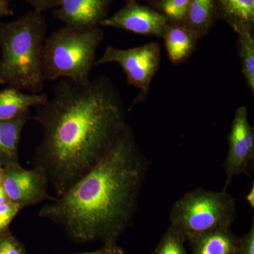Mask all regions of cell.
Listing matches in <instances>:
<instances>
[{"instance_id": "cell-20", "label": "cell", "mask_w": 254, "mask_h": 254, "mask_svg": "<svg viewBox=\"0 0 254 254\" xmlns=\"http://www.w3.org/2000/svg\"><path fill=\"white\" fill-rule=\"evenodd\" d=\"M21 210L19 205L10 201L0 205V233L7 230L10 223Z\"/></svg>"}, {"instance_id": "cell-5", "label": "cell", "mask_w": 254, "mask_h": 254, "mask_svg": "<svg viewBox=\"0 0 254 254\" xmlns=\"http://www.w3.org/2000/svg\"><path fill=\"white\" fill-rule=\"evenodd\" d=\"M236 212V201L227 190L198 188L174 203L170 227L190 242L217 229L231 227Z\"/></svg>"}, {"instance_id": "cell-29", "label": "cell", "mask_w": 254, "mask_h": 254, "mask_svg": "<svg viewBox=\"0 0 254 254\" xmlns=\"http://www.w3.org/2000/svg\"><path fill=\"white\" fill-rule=\"evenodd\" d=\"M0 84H6V81H5L4 76H3L2 73H1V70H0Z\"/></svg>"}, {"instance_id": "cell-25", "label": "cell", "mask_w": 254, "mask_h": 254, "mask_svg": "<svg viewBox=\"0 0 254 254\" xmlns=\"http://www.w3.org/2000/svg\"><path fill=\"white\" fill-rule=\"evenodd\" d=\"M10 1L11 0H0V18L14 14V11L10 7Z\"/></svg>"}, {"instance_id": "cell-2", "label": "cell", "mask_w": 254, "mask_h": 254, "mask_svg": "<svg viewBox=\"0 0 254 254\" xmlns=\"http://www.w3.org/2000/svg\"><path fill=\"white\" fill-rule=\"evenodd\" d=\"M148 166L127 124L103 158L38 215L74 240L116 242L133 220Z\"/></svg>"}, {"instance_id": "cell-10", "label": "cell", "mask_w": 254, "mask_h": 254, "mask_svg": "<svg viewBox=\"0 0 254 254\" xmlns=\"http://www.w3.org/2000/svg\"><path fill=\"white\" fill-rule=\"evenodd\" d=\"M113 0H63L53 11L54 17L65 26L88 29L100 26L108 17V11Z\"/></svg>"}, {"instance_id": "cell-14", "label": "cell", "mask_w": 254, "mask_h": 254, "mask_svg": "<svg viewBox=\"0 0 254 254\" xmlns=\"http://www.w3.org/2000/svg\"><path fill=\"white\" fill-rule=\"evenodd\" d=\"M192 254H235L239 237L230 227H222L209 232L192 241Z\"/></svg>"}, {"instance_id": "cell-4", "label": "cell", "mask_w": 254, "mask_h": 254, "mask_svg": "<svg viewBox=\"0 0 254 254\" xmlns=\"http://www.w3.org/2000/svg\"><path fill=\"white\" fill-rule=\"evenodd\" d=\"M104 38L101 26L78 29L65 26L46 38L42 63L46 81L68 78L86 83Z\"/></svg>"}, {"instance_id": "cell-28", "label": "cell", "mask_w": 254, "mask_h": 254, "mask_svg": "<svg viewBox=\"0 0 254 254\" xmlns=\"http://www.w3.org/2000/svg\"><path fill=\"white\" fill-rule=\"evenodd\" d=\"M3 179H4V168L0 165V186H2Z\"/></svg>"}, {"instance_id": "cell-1", "label": "cell", "mask_w": 254, "mask_h": 254, "mask_svg": "<svg viewBox=\"0 0 254 254\" xmlns=\"http://www.w3.org/2000/svg\"><path fill=\"white\" fill-rule=\"evenodd\" d=\"M31 120L43 129L34 166L46 172L58 197L103 158L127 124L121 97L103 76L86 83L63 78Z\"/></svg>"}, {"instance_id": "cell-7", "label": "cell", "mask_w": 254, "mask_h": 254, "mask_svg": "<svg viewBox=\"0 0 254 254\" xmlns=\"http://www.w3.org/2000/svg\"><path fill=\"white\" fill-rule=\"evenodd\" d=\"M50 182L39 166L26 170L19 165L4 168L2 187L8 199L21 209L53 200L48 195Z\"/></svg>"}, {"instance_id": "cell-15", "label": "cell", "mask_w": 254, "mask_h": 254, "mask_svg": "<svg viewBox=\"0 0 254 254\" xmlns=\"http://www.w3.org/2000/svg\"><path fill=\"white\" fill-rule=\"evenodd\" d=\"M238 36L239 50L242 70L246 83L254 93V38L252 26L237 25L233 26Z\"/></svg>"}, {"instance_id": "cell-27", "label": "cell", "mask_w": 254, "mask_h": 254, "mask_svg": "<svg viewBox=\"0 0 254 254\" xmlns=\"http://www.w3.org/2000/svg\"><path fill=\"white\" fill-rule=\"evenodd\" d=\"M7 201H9V200L6 196L4 188L2 186H0V205L3 204V203Z\"/></svg>"}, {"instance_id": "cell-17", "label": "cell", "mask_w": 254, "mask_h": 254, "mask_svg": "<svg viewBox=\"0 0 254 254\" xmlns=\"http://www.w3.org/2000/svg\"><path fill=\"white\" fill-rule=\"evenodd\" d=\"M222 12L232 23L252 26L254 21V0H218Z\"/></svg>"}, {"instance_id": "cell-11", "label": "cell", "mask_w": 254, "mask_h": 254, "mask_svg": "<svg viewBox=\"0 0 254 254\" xmlns=\"http://www.w3.org/2000/svg\"><path fill=\"white\" fill-rule=\"evenodd\" d=\"M31 111L9 120H0V165H19L18 148L23 127L31 120Z\"/></svg>"}, {"instance_id": "cell-16", "label": "cell", "mask_w": 254, "mask_h": 254, "mask_svg": "<svg viewBox=\"0 0 254 254\" xmlns=\"http://www.w3.org/2000/svg\"><path fill=\"white\" fill-rule=\"evenodd\" d=\"M213 12V0H190L186 17L182 24L202 37L211 26Z\"/></svg>"}, {"instance_id": "cell-8", "label": "cell", "mask_w": 254, "mask_h": 254, "mask_svg": "<svg viewBox=\"0 0 254 254\" xmlns=\"http://www.w3.org/2000/svg\"><path fill=\"white\" fill-rule=\"evenodd\" d=\"M228 153L224 163L226 174L225 190L232 179L248 175L254 159V130L249 122L247 107H240L235 112L228 135Z\"/></svg>"}, {"instance_id": "cell-21", "label": "cell", "mask_w": 254, "mask_h": 254, "mask_svg": "<svg viewBox=\"0 0 254 254\" xmlns=\"http://www.w3.org/2000/svg\"><path fill=\"white\" fill-rule=\"evenodd\" d=\"M0 254H25L22 246L7 230L0 233Z\"/></svg>"}, {"instance_id": "cell-30", "label": "cell", "mask_w": 254, "mask_h": 254, "mask_svg": "<svg viewBox=\"0 0 254 254\" xmlns=\"http://www.w3.org/2000/svg\"><path fill=\"white\" fill-rule=\"evenodd\" d=\"M127 3L131 2V1H136V0H125Z\"/></svg>"}, {"instance_id": "cell-19", "label": "cell", "mask_w": 254, "mask_h": 254, "mask_svg": "<svg viewBox=\"0 0 254 254\" xmlns=\"http://www.w3.org/2000/svg\"><path fill=\"white\" fill-rule=\"evenodd\" d=\"M190 0H161L160 8L168 21L182 23L187 13Z\"/></svg>"}, {"instance_id": "cell-22", "label": "cell", "mask_w": 254, "mask_h": 254, "mask_svg": "<svg viewBox=\"0 0 254 254\" xmlns=\"http://www.w3.org/2000/svg\"><path fill=\"white\" fill-rule=\"evenodd\" d=\"M237 254H254V225L252 223L250 230L239 238Z\"/></svg>"}, {"instance_id": "cell-3", "label": "cell", "mask_w": 254, "mask_h": 254, "mask_svg": "<svg viewBox=\"0 0 254 254\" xmlns=\"http://www.w3.org/2000/svg\"><path fill=\"white\" fill-rule=\"evenodd\" d=\"M47 31L46 17L35 10L11 22L0 23V70L6 84L42 93L46 81L42 55Z\"/></svg>"}, {"instance_id": "cell-31", "label": "cell", "mask_w": 254, "mask_h": 254, "mask_svg": "<svg viewBox=\"0 0 254 254\" xmlns=\"http://www.w3.org/2000/svg\"><path fill=\"white\" fill-rule=\"evenodd\" d=\"M237 254V253H236V254Z\"/></svg>"}, {"instance_id": "cell-18", "label": "cell", "mask_w": 254, "mask_h": 254, "mask_svg": "<svg viewBox=\"0 0 254 254\" xmlns=\"http://www.w3.org/2000/svg\"><path fill=\"white\" fill-rule=\"evenodd\" d=\"M187 241L180 232L170 227L153 254H188L185 248Z\"/></svg>"}, {"instance_id": "cell-23", "label": "cell", "mask_w": 254, "mask_h": 254, "mask_svg": "<svg viewBox=\"0 0 254 254\" xmlns=\"http://www.w3.org/2000/svg\"><path fill=\"white\" fill-rule=\"evenodd\" d=\"M24 2L31 5L33 10L43 13V11L58 7L63 0H22Z\"/></svg>"}, {"instance_id": "cell-24", "label": "cell", "mask_w": 254, "mask_h": 254, "mask_svg": "<svg viewBox=\"0 0 254 254\" xmlns=\"http://www.w3.org/2000/svg\"><path fill=\"white\" fill-rule=\"evenodd\" d=\"M125 252L122 247H119L116 242L113 243H105L103 247L99 250L87 253L76 254H124Z\"/></svg>"}, {"instance_id": "cell-9", "label": "cell", "mask_w": 254, "mask_h": 254, "mask_svg": "<svg viewBox=\"0 0 254 254\" xmlns=\"http://www.w3.org/2000/svg\"><path fill=\"white\" fill-rule=\"evenodd\" d=\"M168 24V19L161 13L137 4L136 1H131L113 16L105 18L100 26L118 28L142 36L163 38Z\"/></svg>"}, {"instance_id": "cell-12", "label": "cell", "mask_w": 254, "mask_h": 254, "mask_svg": "<svg viewBox=\"0 0 254 254\" xmlns=\"http://www.w3.org/2000/svg\"><path fill=\"white\" fill-rule=\"evenodd\" d=\"M163 38L169 59L179 64L190 58L200 37L182 23L168 24Z\"/></svg>"}, {"instance_id": "cell-13", "label": "cell", "mask_w": 254, "mask_h": 254, "mask_svg": "<svg viewBox=\"0 0 254 254\" xmlns=\"http://www.w3.org/2000/svg\"><path fill=\"white\" fill-rule=\"evenodd\" d=\"M46 93H26L14 87L0 91V120H12L48 101Z\"/></svg>"}, {"instance_id": "cell-6", "label": "cell", "mask_w": 254, "mask_h": 254, "mask_svg": "<svg viewBox=\"0 0 254 254\" xmlns=\"http://www.w3.org/2000/svg\"><path fill=\"white\" fill-rule=\"evenodd\" d=\"M161 61L158 43L151 42L141 46L120 49L113 46L105 48L104 53L95 61V66L108 63H118L123 68L128 85L136 87L139 93L133 100L130 110L145 102L150 85L156 74Z\"/></svg>"}, {"instance_id": "cell-26", "label": "cell", "mask_w": 254, "mask_h": 254, "mask_svg": "<svg viewBox=\"0 0 254 254\" xmlns=\"http://www.w3.org/2000/svg\"><path fill=\"white\" fill-rule=\"evenodd\" d=\"M245 200H247L248 204L250 205V208H254V185H252V188L249 190L247 194L246 195Z\"/></svg>"}]
</instances>
